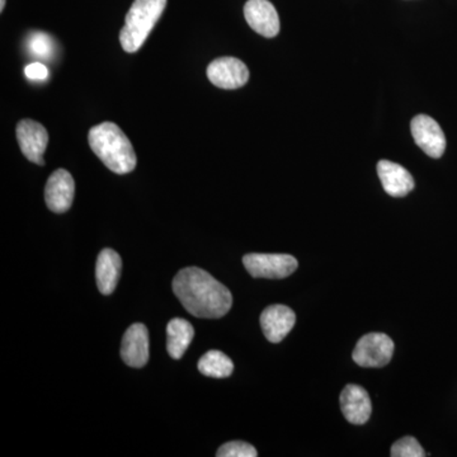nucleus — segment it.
<instances>
[{
    "label": "nucleus",
    "mask_w": 457,
    "mask_h": 457,
    "mask_svg": "<svg viewBox=\"0 0 457 457\" xmlns=\"http://www.w3.org/2000/svg\"><path fill=\"white\" fill-rule=\"evenodd\" d=\"M173 291L183 308L201 319H219L233 305L230 290L198 267L180 270L173 279Z\"/></svg>",
    "instance_id": "1"
},
{
    "label": "nucleus",
    "mask_w": 457,
    "mask_h": 457,
    "mask_svg": "<svg viewBox=\"0 0 457 457\" xmlns=\"http://www.w3.org/2000/svg\"><path fill=\"white\" fill-rule=\"evenodd\" d=\"M89 145L108 170L128 174L137 167V159L131 141L113 122H104L90 129Z\"/></svg>",
    "instance_id": "2"
},
{
    "label": "nucleus",
    "mask_w": 457,
    "mask_h": 457,
    "mask_svg": "<svg viewBox=\"0 0 457 457\" xmlns=\"http://www.w3.org/2000/svg\"><path fill=\"white\" fill-rule=\"evenodd\" d=\"M167 0H135L125 18V26L120 32L122 49L137 53L149 37L159 18L163 14Z\"/></svg>",
    "instance_id": "3"
},
{
    "label": "nucleus",
    "mask_w": 457,
    "mask_h": 457,
    "mask_svg": "<svg viewBox=\"0 0 457 457\" xmlns=\"http://www.w3.org/2000/svg\"><path fill=\"white\" fill-rule=\"evenodd\" d=\"M243 264L252 278L270 279L288 278L299 266L293 255L261 253L245 255Z\"/></svg>",
    "instance_id": "4"
},
{
    "label": "nucleus",
    "mask_w": 457,
    "mask_h": 457,
    "mask_svg": "<svg viewBox=\"0 0 457 457\" xmlns=\"http://www.w3.org/2000/svg\"><path fill=\"white\" fill-rule=\"evenodd\" d=\"M394 342L384 333H369L354 347V362L361 368H384L393 359Z\"/></svg>",
    "instance_id": "5"
},
{
    "label": "nucleus",
    "mask_w": 457,
    "mask_h": 457,
    "mask_svg": "<svg viewBox=\"0 0 457 457\" xmlns=\"http://www.w3.org/2000/svg\"><path fill=\"white\" fill-rule=\"evenodd\" d=\"M207 78L221 89H237L249 80V71L237 57H219L207 68Z\"/></svg>",
    "instance_id": "6"
},
{
    "label": "nucleus",
    "mask_w": 457,
    "mask_h": 457,
    "mask_svg": "<svg viewBox=\"0 0 457 457\" xmlns=\"http://www.w3.org/2000/svg\"><path fill=\"white\" fill-rule=\"evenodd\" d=\"M411 135L418 146L431 158L438 159L446 150V137L436 120L418 114L411 120Z\"/></svg>",
    "instance_id": "7"
},
{
    "label": "nucleus",
    "mask_w": 457,
    "mask_h": 457,
    "mask_svg": "<svg viewBox=\"0 0 457 457\" xmlns=\"http://www.w3.org/2000/svg\"><path fill=\"white\" fill-rule=\"evenodd\" d=\"M17 140L23 155L32 163L44 165L49 134L41 123L22 120L17 125Z\"/></svg>",
    "instance_id": "8"
},
{
    "label": "nucleus",
    "mask_w": 457,
    "mask_h": 457,
    "mask_svg": "<svg viewBox=\"0 0 457 457\" xmlns=\"http://www.w3.org/2000/svg\"><path fill=\"white\" fill-rule=\"evenodd\" d=\"M75 183L73 177L65 170H57L51 174L45 188V201L51 212H68L73 204Z\"/></svg>",
    "instance_id": "9"
},
{
    "label": "nucleus",
    "mask_w": 457,
    "mask_h": 457,
    "mask_svg": "<svg viewBox=\"0 0 457 457\" xmlns=\"http://www.w3.org/2000/svg\"><path fill=\"white\" fill-rule=\"evenodd\" d=\"M121 357L126 365L141 369L149 360V332L141 323L132 324L125 335L121 345Z\"/></svg>",
    "instance_id": "10"
},
{
    "label": "nucleus",
    "mask_w": 457,
    "mask_h": 457,
    "mask_svg": "<svg viewBox=\"0 0 457 457\" xmlns=\"http://www.w3.org/2000/svg\"><path fill=\"white\" fill-rule=\"evenodd\" d=\"M245 16L248 25L264 37H275L279 32V18L275 5L269 0H248Z\"/></svg>",
    "instance_id": "11"
},
{
    "label": "nucleus",
    "mask_w": 457,
    "mask_h": 457,
    "mask_svg": "<svg viewBox=\"0 0 457 457\" xmlns=\"http://www.w3.org/2000/svg\"><path fill=\"white\" fill-rule=\"evenodd\" d=\"M343 416L352 425H365L372 413V403L368 392L359 385L350 384L342 390Z\"/></svg>",
    "instance_id": "12"
},
{
    "label": "nucleus",
    "mask_w": 457,
    "mask_h": 457,
    "mask_svg": "<svg viewBox=\"0 0 457 457\" xmlns=\"http://www.w3.org/2000/svg\"><path fill=\"white\" fill-rule=\"evenodd\" d=\"M295 323L296 315L285 305H270L261 315L262 329L270 343L284 341L285 337L293 330Z\"/></svg>",
    "instance_id": "13"
},
{
    "label": "nucleus",
    "mask_w": 457,
    "mask_h": 457,
    "mask_svg": "<svg viewBox=\"0 0 457 457\" xmlns=\"http://www.w3.org/2000/svg\"><path fill=\"white\" fill-rule=\"evenodd\" d=\"M378 174L385 192L393 197H404L414 189V179L402 165L389 161H380Z\"/></svg>",
    "instance_id": "14"
},
{
    "label": "nucleus",
    "mask_w": 457,
    "mask_h": 457,
    "mask_svg": "<svg viewBox=\"0 0 457 457\" xmlns=\"http://www.w3.org/2000/svg\"><path fill=\"white\" fill-rule=\"evenodd\" d=\"M122 261L113 249L106 248L98 255L96 264V278L101 294L111 295L119 284L121 275Z\"/></svg>",
    "instance_id": "15"
},
{
    "label": "nucleus",
    "mask_w": 457,
    "mask_h": 457,
    "mask_svg": "<svg viewBox=\"0 0 457 457\" xmlns=\"http://www.w3.org/2000/svg\"><path fill=\"white\" fill-rule=\"evenodd\" d=\"M167 350L173 360L182 359L195 337V329L185 319H171L167 326Z\"/></svg>",
    "instance_id": "16"
},
{
    "label": "nucleus",
    "mask_w": 457,
    "mask_h": 457,
    "mask_svg": "<svg viewBox=\"0 0 457 457\" xmlns=\"http://www.w3.org/2000/svg\"><path fill=\"white\" fill-rule=\"evenodd\" d=\"M198 371L213 378H227L233 374V361L220 351H209L198 361Z\"/></svg>",
    "instance_id": "17"
},
{
    "label": "nucleus",
    "mask_w": 457,
    "mask_h": 457,
    "mask_svg": "<svg viewBox=\"0 0 457 457\" xmlns=\"http://www.w3.org/2000/svg\"><path fill=\"white\" fill-rule=\"evenodd\" d=\"M27 51L32 56L40 57V59H50L55 51L53 38L45 32H32L27 37Z\"/></svg>",
    "instance_id": "18"
},
{
    "label": "nucleus",
    "mask_w": 457,
    "mask_h": 457,
    "mask_svg": "<svg viewBox=\"0 0 457 457\" xmlns=\"http://www.w3.org/2000/svg\"><path fill=\"white\" fill-rule=\"evenodd\" d=\"M390 455L393 457H423L426 456V453L420 442L408 436V437L400 438L393 445Z\"/></svg>",
    "instance_id": "19"
},
{
    "label": "nucleus",
    "mask_w": 457,
    "mask_h": 457,
    "mask_svg": "<svg viewBox=\"0 0 457 457\" xmlns=\"http://www.w3.org/2000/svg\"><path fill=\"white\" fill-rule=\"evenodd\" d=\"M218 457H255L258 456L257 450L252 445L243 441L228 442L222 445L216 453Z\"/></svg>",
    "instance_id": "20"
},
{
    "label": "nucleus",
    "mask_w": 457,
    "mask_h": 457,
    "mask_svg": "<svg viewBox=\"0 0 457 457\" xmlns=\"http://www.w3.org/2000/svg\"><path fill=\"white\" fill-rule=\"evenodd\" d=\"M25 75L29 80H45L49 77V69L42 62H32L26 66Z\"/></svg>",
    "instance_id": "21"
},
{
    "label": "nucleus",
    "mask_w": 457,
    "mask_h": 457,
    "mask_svg": "<svg viewBox=\"0 0 457 457\" xmlns=\"http://www.w3.org/2000/svg\"><path fill=\"white\" fill-rule=\"evenodd\" d=\"M5 0H0V12L4 11Z\"/></svg>",
    "instance_id": "22"
}]
</instances>
